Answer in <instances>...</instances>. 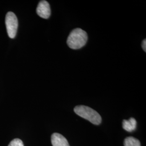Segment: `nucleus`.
<instances>
[{"label":"nucleus","instance_id":"nucleus-6","mask_svg":"<svg viewBox=\"0 0 146 146\" xmlns=\"http://www.w3.org/2000/svg\"><path fill=\"white\" fill-rule=\"evenodd\" d=\"M136 121L135 119L131 117L128 120H124L122 122L123 128L128 132H131L135 130L136 128Z\"/></svg>","mask_w":146,"mask_h":146},{"label":"nucleus","instance_id":"nucleus-4","mask_svg":"<svg viewBox=\"0 0 146 146\" xmlns=\"http://www.w3.org/2000/svg\"><path fill=\"white\" fill-rule=\"evenodd\" d=\"M36 13L40 17L44 19H48L51 14L50 7L46 1H41L36 8Z\"/></svg>","mask_w":146,"mask_h":146},{"label":"nucleus","instance_id":"nucleus-1","mask_svg":"<svg viewBox=\"0 0 146 146\" xmlns=\"http://www.w3.org/2000/svg\"><path fill=\"white\" fill-rule=\"evenodd\" d=\"M87 40V33L81 28H76L70 32L67 43L71 49H78L85 46Z\"/></svg>","mask_w":146,"mask_h":146},{"label":"nucleus","instance_id":"nucleus-8","mask_svg":"<svg viewBox=\"0 0 146 146\" xmlns=\"http://www.w3.org/2000/svg\"><path fill=\"white\" fill-rule=\"evenodd\" d=\"M8 146H24L22 141L19 139H15L11 141Z\"/></svg>","mask_w":146,"mask_h":146},{"label":"nucleus","instance_id":"nucleus-2","mask_svg":"<svg viewBox=\"0 0 146 146\" xmlns=\"http://www.w3.org/2000/svg\"><path fill=\"white\" fill-rule=\"evenodd\" d=\"M74 112L79 116L95 125H99L101 123L102 118L99 114L89 107L82 105L78 106L75 107Z\"/></svg>","mask_w":146,"mask_h":146},{"label":"nucleus","instance_id":"nucleus-5","mask_svg":"<svg viewBox=\"0 0 146 146\" xmlns=\"http://www.w3.org/2000/svg\"><path fill=\"white\" fill-rule=\"evenodd\" d=\"M52 146H70L67 140L60 134L55 133L51 137Z\"/></svg>","mask_w":146,"mask_h":146},{"label":"nucleus","instance_id":"nucleus-3","mask_svg":"<svg viewBox=\"0 0 146 146\" xmlns=\"http://www.w3.org/2000/svg\"><path fill=\"white\" fill-rule=\"evenodd\" d=\"M5 22L8 36L11 38H15L18 28V20L15 14L9 11L5 16Z\"/></svg>","mask_w":146,"mask_h":146},{"label":"nucleus","instance_id":"nucleus-7","mask_svg":"<svg viewBox=\"0 0 146 146\" xmlns=\"http://www.w3.org/2000/svg\"><path fill=\"white\" fill-rule=\"evenodd\" d=\"M125 146H141L140 141L133 136L126 137L124 141Z\"/></svg>","mask_w":146,"mask_h":146},{"label":"nucleus","instance_id":"nucleus-9","mask_svg":"<svg viewBox=\"0 0 146 146\" xmlns=\"http://www.w3.org/2000/svg\"><path fill=\"white\" fill-rule=\"evenodd\" d=\"M142 47L143 49V50L146 52V39H145L143 42H142Z\"/></svg>","mask_w":146,"mask_h":146}]
</instances>
